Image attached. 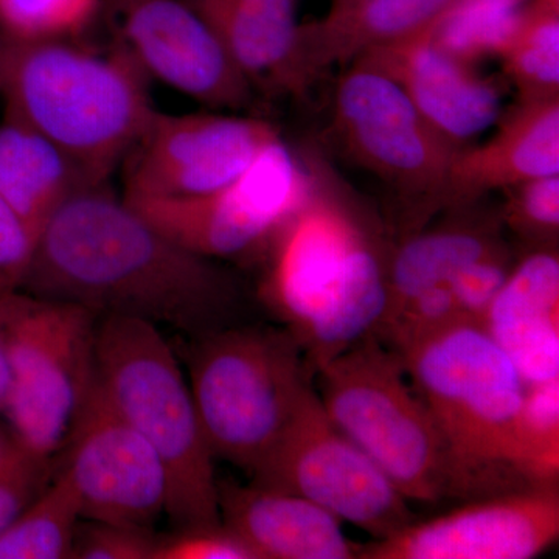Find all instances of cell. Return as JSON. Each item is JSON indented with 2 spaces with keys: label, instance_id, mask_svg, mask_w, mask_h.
Masks as SVG:
<instances>
[{
  "label": "cell",
  "instance_id": "cell-1",
  "mask_svg": "<svg viewBox=\"0 0 559 559\" xmlns=\"http://www.w3.org/2000/svg\"><path fill=\"white\" fill-rule=\"evenodd\" d=\"M20 289L187 337L252 320L248 294L230 271L170 240L108 183L55 213Z\"/></svg>",
  "mask_w": 559,
  "mask_h": 559
},
{
  "label": "cell",
  "instance_id": "cell-2",
  "mask_svg": "<svg viewBox=\"0 0 559 559\" xmlns=\"http://www.w3.org/2000/svg\"><path fill=\"white\" fill-rule=\"evenodd\" d=\"M388 255L355 209L316 180L275 235L261 259L260 300L299 341L312 373L377 331Z\"/></svg>",
  "mask_w": 559,
  "mask_h": 559
},
{
  "label": "cell",
  "instance_id": "cell-3",
  "mask_svg": "<svg viewBox=\"0 0 559 559\" xmlns=\"http://www.w3.org/2000/svg\"><path fill=\"white\" fill-rule=\"evenodd\" d=\"M142 69L116 44L108 53L75 39H21L0 32L5 109L108 182L151 114Z\"/></svg>",
  "mask_w": 559,
  "mask_h": 559
},
{
  "label": "cell",
  "instance_id": "cell-4",
  "mask_svg": "<svg viewBox=\"0 0 559 559\" xmlns=\"http://www.w3.org/2000/svg\"><path fill=\"white\" fill-rule=\"evenodd\" d=\"M312 382L331 421L412 503L492 496L452 455L399 353L374 334L320 366Z\"/></svg>",
  "mask_w": 559,
  "mask_h": 559
},
{
  "label": "cell",
  "instance_id": "cell-5",
  "mask_svg": "<svg viewBox=\"0 0 559 559\" xmlns=\"http://www.w3.org/2000/svg\"><path fill=\"white\" fill-rule=\"evenodd\" d=\"M95 382L164 463L167 516L176 530L219 525L215 455L160 329L139 319L98 318Z\"/></svg>",
  "mask_w": 559,
  "mask_h": 559
},
{
  "label": "cell",
  "instance_id": "cell-6",
  "mask_svg": "<svg viewBox=\"0 0 559 559\" xmlns=\"http://www.w3.org/2000/svg\"><path fill=\"white\" fill-rule=\"evenodd\" d=\"M189 342V384L210 450L249 477L314 388L304 348L280 323L255 320Z\"/></svg>",
  "mask_w": 559,
  "mask_h": 559
},
{
  "label": "cell",
  "instance_id": "cell-7",
  "mask_svg": "<svg viewBox=\"0 0 559 559\" xmlns=\"http://www.w3.org/2000/svg\"><path fill=\"white\" fill-rule=\"evenodd\" d=\"M460 465L492 492L532 485L518 469L516 425L525 382L476 323H455L400 355Z\"/></svg>",
  "mask_w": 559,
  "mask_h": 559
},
{
  "label": "cell",
  "instance_id": "cell-8",
  "mask_svg": "<svg viewBox=\"0 0 559 559\" xmlns=\"http://www.w3.org/2000/svg\"><path fill=\"white\" fill-rule=\"evenodd\" d=\"M98 318L24 289L0 294V341L10 367L2 414L13 439L55 457L95 381Z\"/></svg>",
  "mask_w": 559,
  "mask_h": 559
},
{
  "label": "cell",
  "instance_id": "cell-9",
  "mask_svg": "<svg viewBox=\"0 0 559 559\" xmlns=\"http://www.w3.org/2000/svg\"><path fill=\"white\" fill-rule=\"evenodd\" d=\"M334 130L353 160L399 191L406 205L403 237L443 210L448 173L460 150L381 70L362 61L345 70L334 94Z\"/></svg>",
  "mask_w": 559,
  "mask_h": 559
},
{
  "label": "cell",
  "instance_id": "cell-10",
  "mask_svg": "<svg viewBox=\"0 0 559 559\" xmlns=\"http://www.w3.org/2000/svg\"><path fill=\"white\" fill-rule=\"evenodd\" d=\"M249 479L311 500L373 540L418 520L388 474L331 421L314 388Z\"/></svg>",
  "mask_w": 559,
  "mask_h": 559
},
{
  "label": "cell",
  "instance_id": "cell-11",
  "mask_svg": "<svg viewBox=\"0 0 559 559\" xmlns=\"http://www.w3.org/2000/svg\"><path fill=\"white\" fill-rule=\"evenodd\" d=\"M314 179L275 139L229 186L190 198H123L157 230L210 260L263 259L278 230L310 197Z\"/></svg>",
  "mask_w": 559,
  "mask_h": 559
},
{
  "label": "cell",
  "instance_id": "cell-12",
  "mask_svg": "<svg viewBox=\"0 0 559 559\" xmlns=\"http://www.w3.org/2000/svg\"><path fill=\"white\" fill-rule=\"evenodd\" d=\"M280 138L261 117L154 109L123 162V198H190L229 186Z\"/></svg>",
  "mask_w": 559,
  "mask_h": 559
},
{
  "label": "cell",
  "instance_id": "cell-13",
  "mask_svg": "<svg viewBox=\"0 0 559 559\" xmlns=\"http://www.w3.org/2000/svg\"><path fill=\"white\" fill-rule=\"evenodd\" d=\"M62 451L60 468L76 489L81 520L153 530L167 516L164 463L95 381Z\"/></svg>",
  "mask_w": 559,
  "mask_h": 559
},
{
  "label": "cell",
  "instance_id": "cell-14",
  "mask_svg": "<svg viewBox=\"0 0 559 559\" xmlns=\"http://www.w3.org/2000/svg\"><path fill=\"white\" fill-rule=\"evenodd\" d=\"M558 538V487H528L466 500L388 538L359 544L358 559H532Z\"/></svg>",
  "mask_w": 559,
  "mask_h": 559
},
{
  "label": "cell",
  "instance_id": "cell-15",
  "mask_svg": "<svg viewBox=\"0 0 559 559\" xmlns=\"http://www.w3.org/2000/svg\"><path fill=\"white\" fill-rule=\"evenodd\" d=\"M117 44L145 75L213 109L242 110L255 91L186 0H112Z\"/></svg>",
  "mask_w": 559,
  "mask_h": 559
},
{
  "label": "cell",
  "instance_id": "cell-16",
  "mask_svg": "<svg viewBox=\"0 0 559 559\" xmlns=\"http://www.w3.org/2000/svg\"><path fill=\"white\" fill-rule=\"evenodd\" d=\"M362 61L395 81L430 127L448 142H465L498 123L500 94L473 66L455 60L430 39L429 28L409 39L360 55Z\"/></svg>",
  "mask_w": 559,
  "mask_h": 559
},
{
  "label": "cell",
  "instance_id": "cell-17",
  "mask_svg": "<svg viewBox=\"0 0 559 559\" xmlns=\"http://www.w3.org/2000/svg\"><path fill=\"white\" fill-rule=\"evenodd\" d=\"M218 507L257 559H358L340 518L299 495L218 479Z\"/></svg>",
  "mask_w": 559,
  "mask_h": 559
},
{
  "label": "cell",
  "instance_id": "cell-18",
  "mask_svg": "<svg viewBox=\"0 0 559 559\" xmlns=\"http://www.w3.org/2000/svg\"><path fill=\"white\" fill-rule=\"evenodd\" d=\"M488 142L457 151L443 209L473 204L491 190L559 175V97L520 100Z\"/></svg>",
  "mask_w": 559,
  "mask_h": 559
},
{
  "label": "cell",
  "instance_id": "cell-19",
  "mask_svg": "<svg viewBox=\"0 0 559 559\" xmlns=\"http://www.w3.org/2000/svg\"><path fill=\"white\" fill-rule=\"evenodd\" d=\"M481 326L525 385L559 380L558 248L528 250L513 264Z\"/></svg>",
  "mask_w": 559,
  "mask_h": 559
},
{
  "label": "cell",
  "instance_id": "cell-20",
  "mask_svg": "<svg viewBox=\"0 0 559 559\" xmlns=\"http://www.w3.org/2000/svg\"><path fill=\"white\" fill-rule=\"evenodd\" d=\"M452 0H347L323 20L300 25L297 69L301 92L320 73L432 27Z\"/></svg>",
  "mask_w": 559,
  "mask_h": 559
},
{
  "label": "cell",
  "instance_id": "cell-21",
  "mask_svg": "<svg viewBox=\"0 0 559 559\" xmlns=\"http://www.w3.org/2000/svg\"><path fill=\"white\" fill-rule=\"evenodd\" d=\"M81 162L5 109L0 123V198L38 241L40 231L73 197L102 186Z\"/></svg>",
  "mask_w": 559,
  "mask_h": 559
},
{
  "label": "cell",
  "instance_id": "cell-22",
  "mask_svg": "<svg viewBox=\"0 0 559 559\" xmlns=\"http://www.w3.org/2000/svg\"><path fill=\"white\" fill-rule=\"evenodd\" d=\"M207 22L253 91L300 94L296 10L249 0H186Z\"/></svg>",
  "mask_w": 559,
  "mask_h": 559
},
{
  "label": "cell",
  "instance_id": "cell-23",
  "mask_svg": "<svg viewBox=\"0 0 559 559\" xmlns=\"http://www.w3.org/2000/svg\"><path fill=\"white\" fill-rule=\"evenodd\" d=\"M466 207L454 218L433 229H419L403 237L388 255V308L384 318L423 290L447 283L452 275L502 248L499 215H466Z\"/></svg>",
  "mask_w": 559,
  "mask_h": 559
},
{
  "label": "cell",
  "instance_id": "cell-24",
  "mask_svg": "<svg viewBox=\"0 0 559 559\" xmlns=\"http://www.w3.org/2000/svg\"><path fill=\"white\" fill-rule=\"evenodd\" d=\"M81 521L76 489L64 469L0 533V559L72 558Z\"/></svg>",
  "mask_w": 559,
  "mask_h": 559
},
{
  "label": "cell",
  "instance_id": "cell-25",
  "mask_svg": "<svg viewBox=\"0 0 559 559\" xmlns=\"http://www.w3.org/2000/svg\"><path fill=\"white\" fill-rule=\"evenodd\" d=\"M533 0H452L429 28L430 39L454 57L474 66L500 57L520 27Z\"/></svg>",
  "mask_w": 559,
  "mask_h": 559
},
{
  "label": "cell",
  "instance_id": "cell-26",
  "mask_svg": "<svg viewBox=\"0 0 559 559\" xmlns=\"http://www.w3.org/2000/svg\"><path fill=\"white\" fill-rule=\"evenodd\" d=\"M499 58L520 100L559 97V0H533Z\"/></svg>",
  "mask_w": 559,
  "mask_h": 559
},
{
  "label": "cell",
  "instance_id": "cell-27",
  "mask_svg": "<svg viewBox=\"0 0 559 559\" xmlns=\"http://www.w3.org/2000/svg\"><path fill=\"white\" fill-rule=\"evenodd\" d=\"M518 469L532 487H558L559 380L525 385L516 425Z\"/></svg>",
  "mask_w": 559,
  "mask_h": 559
},
{
  "label": "cell",
  "instance_id": "cell-28",
  "mask_svg": "<svg viewBox=\"0 0 559 559\" xmlns=\"http://www.w3.org/2000/svg\"><path fill=\"white\" fill-rule=\"evenodd\" d=\"M103 0H0V32L21 39H76Z\"/></svg>",
  "mask_w": 559,
  "mask_h": 559
},
{
  "label": "cell",
  "instance_id": "cell-29",
  "mask_svg": "<svg viewBox=\"0 0 559 559\" xmlns=\"http://www.w3.org/2000/svg\"><path fill=\"white\" fill-rule=\"evenodd\" d=\"M506 191L509 198L499 213L502 226L528 245V250L557 248L559 175L527 180Z\"/></svg>",
  "mask_w": 559,
  "mask_h": 559
},
{
  "label": "cell",
  "instance_id": "cell-30",
  "mask_svg": "<svg viewBox=\"0 0 559 559\" xmlns=\"http://www.w3.org/2000/svg\"><path fill=\"white\" fill-rule=\"evenodd\" d=\"M55 459L28 450L11 437L0 450V533L53 480Z\"/></svg>",
  "mask_w": 559,
  "mask_h": 559
},
{
  "label": "cell",
  "instance_id": "cell-31",
  "mask_svg": "<svg viewBox=\"0 0 559 559\" xmlns=\"http://www.w3.org/2000/svg\"><path fill=\"white\" fill-rule=\"evenodd\" d=\"M513 264L510 250L502 246L473 261L448 280L447 285L450 286L463 323L481 325L489 305L498 296Z\"/></svg>",
  "mask_w": 559,
  "mask_h": 559
},
{
  "label": "cell",
  "instance_id": "cell-32",
  "mask_svg": "<svg viewBox=\"0 0 559 559\" xmlns=\"http://www.w3.org/2000/svg\"><path fill=\"white\" fill-rule=\"evenodd\" d=\"M80 525L73 539L72 558L81 559H154L160 538L153 530L121 527L87 521Z\"/></svg>",
  "mask_w": 559,
  "mask_h": 559
},
{
  "label": "cell",
  "instance_id": "cell-33",
  "mask_svg": "<svg viewBox=\"0 0 559 559\" xmlns=\"http://www.w3.org/2000/svg\"><path fill=\"white\" fill-rule=\"evenodd\" d=\"M154 559H257L223 522L213 527L178 530L160 538Z\"/></svg>",
  "mask_w": 559,
  "mask_h": 559
},
{
  "label": "cell",
  "instance_id": "cell-34",
  "mask_svg": "<svg viewBox=\"0 0 559 559\" xmlns=\"http://www.w3.org/2000/svg\"><path fill=\"white\" fill-rule=\"evenodd\" d=\"M35 246L31 230L0 198V294L21 288Z\"/></svg>",
  "mask_w": 559,
  "mask_h": 559
},
{
  "label": "cell",
  "instance_id": "cell-35",
  "mask_svg": "<svg viewBox=\"0 0 559 559\" xmlns=\"http://www.w3.org/2000/svg\"><path fill=\"white\" fill-rule=\"evenodd\" d=\"M10 381L9 359H7L5 348H3L2 341H0V414H2L7 396H9Z\"/></svg>",
  "mask_w": 559,
  "mask_h": 559
},
{
  "label": "cell",
  "instance_id": "cell-36",
  "mask_svg": "<svg viewBox=\"0 0 559 559\" xmlns=\"http://www.w3.org/2000/svg\"><path fill=\"white\" fill-rule=\"evenodd\" d=\"M261 5L277 7V9L296 10V0H249Z\"/></svg>",
  "mask_w": 559,
  "mask_h": 559
},
{
  "label": "cell",
  "instance_id": "cell-37",
  "mask_svg": "<svg viewBox=\"0 0 559 559\" xmlns=\"http://www.w3.org/2000/svg\"><path fill=\"white\" fill-rule=\"evenodd\" d=\"M331 5H340V3H344V2H347V0H331Z\"/></svg>",
  "mask_w": 559,
  "mask_h": 559
},
{
  "label": "cell",
  "instance_id": "cell-38",
  "mask_svg": "<svg viewBox=\"0 0 559 559\" xmlns=\"http://www.w3.org/2000/svg\"><path fill=\"white\" fill-rule=\"evenodd\" d=\"M2 444H3V441L0 440V450H2Z\"/></svg>",
  "mask_w": 559,
  "mask_h": 559
}]
</instances>
